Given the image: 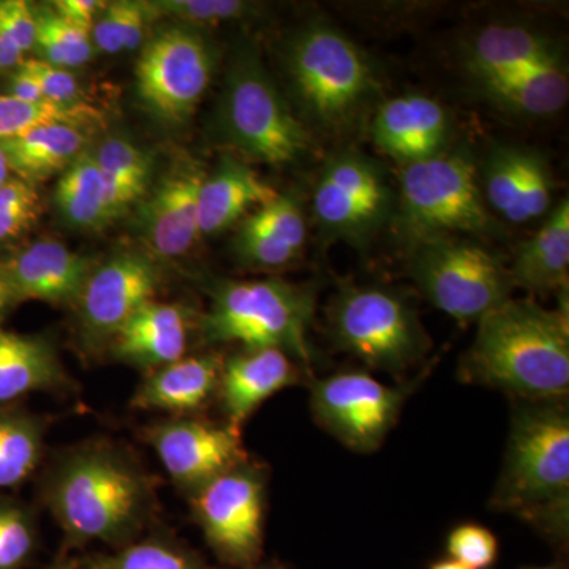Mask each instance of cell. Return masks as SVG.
<instances>
[{
    "instance_id": "obj_1",
    "label": "cell",
    "mask_w": 569,
    "mask_h": 569,
    "mask_svg": "<svg viewBox=\"0 0 569 569\" xmlns=\"http://www.w3.org/2000/svg\"><path fill=\"white\" fill-rule=\"evenodd\" d=\"M156 478L129 448L104 438L59 451L40 475V503L62 531L63 549H119L156 520Z\"/></svg>"
},
{
    "instance_id": "obj_2",
    "label": "cell",
    "mask_w": 569,
    "mask_h": 569,
    "mask_svg": "<svg viewBox=\"0 0 569 569\" xmlns=\"http://www.w3.org/2000/svg\"><path fill=\"white\" fill-rule=\"evenodd\" d=\"M459 376L467 383L498 389L526 402L565 400L568 307L550 310L530 299L509 298L478 321Z\"/></svg>"
},
{
    "instance_id": "obj_3",
    "label": "cell",
    "mask_w": 569,
    "mask_h": 569,
    "mask_svg": "<svg viewBox=\"0 0 569 569\" xmlns=\"http://www.w3.org/2000/svg\"><path fill=\"white\" fill-rule=\"evenodd\" d=\"M490 505L553 539L569 527V411L563 400L512 411L507 455Z\"/></svg>"
},
{
    "instance_id": "obj_4",
    "label": "cell",
    "mask_w": 569,
    "mask_h": 569,
    "mask_svg": "<svg viewBox=\"0 0 569 569\" xmlns=\"http://www.w3.org/2000/svg\"><path fill=\"white\" fill-rule=\"evenodd\" d=\"M313 313L316 293L309 287L280 279L227 280L213 288L200 328L211 346L279 348L309 370L312 348L307 335Z\"/></svg>"
},
{
    "instance_id": "obj_5",
    "label": "cell",
    "mask_w": 569,
    "mask_h": 569,
    "mask_svg": "<svg viewBox=\"0 0 569 569\" xmlns=\"http://www.w3.org/2000/svg\"><path fill=\"white\" fill-rule=\"evenodd\" d=\"M288 71L307 118L339 132L355 121L376 88L365 51L325 22L306 26L288 48Z\"/></svg>"
},
{
    "instance_id": "obj_6",
    "label": "cell",
    "mask_w": 569,
    "mask_h": 569,
    "mask_svg": "<svg viewBox=\"0 0 569 569\" xmlns=\"http://www.w3.org/2000/svg\"><path fill=\"white\" fill-rule=\"evenodd\" d=\"M220 127L239 152L274 167L296 162L310 146L305 126L250 48L239 51L228 67Z\"/></svg>"
},
{
    "instance_id": "obj_7",
    "label": "cell",
    "mask_w": 569,
    "mask_h": 569,
    "mask_svg": "<svg viewBox=\"0 0 569 569\" xmlns=\"http://www.w3.org/2000/svg\"><path fill=\"white\" fill-rule=\"evenodd\" d=\"M400 227L417 244L452 233L486 234L492 230L477 167L466 151H443L403 167Z\"/></svg>"
},
{
    "instance_id": "obj_8",
    "label": "cell",
    "mask_w": 569,
    "mask_h": 569,
    "mask_svg": "<svg viewBox=\"0 0 569 569\" xmlns=\"http://www.w3.org/2000/svg\"><path fill=\"white\" fill-rule=\"evenodd\" d=\"M328 320L337 346L372 369L406 372L429 350L417 310L387 288H342L329 305Z\"/></svg>"
},
{
    "instance_id": "obj_9",
    "label": "cell",
    "mask_w": 569,
    "mask_h": 569,
    "mask_svg": "<svg viewBox=\"0 0 569 569\" xmlns=\"http://www.w3.org/2000/svg\"><path fill=\"white\" fill-rule=\"evenodd\" d=\"M410 276L437 309L460 323L481 320L511 298L509 269L467 239L436 238L411 253Z\"/></svg>"
},
{
    "instance_id": "obj_10",
    "label": "cell",
    "mask_w": 569,
    "mask_h": 569,
    "mask_svg": "<svg viewBox=\"0 0 569 569\" xmlns=\"http://www.w3.org/2000/svg\"><path fill=\"white\" fill-rule=\"evenodd\" d=\"M268 477L263 463L249 458L187 497L206 545L228 567L261 563Z\"/></svg>"
},
{
    "instance_id": "obj_11",
    "label": "cell",
    "mask_w": 569,
    "mask_h": 569,
    "mask_svg": "<svg viewBox=\"0 0 569 569\" xmlns=\"http://www.w3.org/2000/svg\"><path fill=\"white\" fill-rule=\"evenodd\" d=\"M216 71V54L201 33L173 26L157 33L142 48L137 63L138 96L167 122L192 116Z\"/></svg>"
},
{
    "instance_id": "obj_12",
    "label": "cell",
    "mask_w": 569,
    "mask_h": 569,
    "mask_svg": "<svg viewBox=\"0 0 569 569\" xmlns=\"http://www.w3.org/2000/svg\"><path fill=\"white\" fill-rule=\"evenodd\" d=\"M410 388L388 387L361 370H347L312 381L310 410L340 443L373 452L396 426Z\"/></svg>"
},
{
    "instance_id": "obj_13",
    "label": "cell",
    "mask_w": 569,
    "mask_h": 569,
    "mask_svg": "<svg viewBox=\"0 0 569 569\" xmlns=\"http://www.w3.org/2000/svg\"><path fill=\"white\" fill-rule=\"evenodd\" d=\"M159 290V269L140 253H118L96 266L73 305L86 351L108 350L122 326L156 301Z\"/></svg>"
},
{
    "instance_id": "obj_14",
    "label": "cell",
    "mask_w": 569,
    "mask_h": 569,
    "mask_svg": "<svg viewBox=\"0 0 569 569\" xmlns=\"http://www.w3.org/2000/svg\"><path fill=\"white\" fill-rule=\"evenodd\" d=\"M141 437L186 497L249 459L241 430L227 422L217 425L198 417L163 419L144 427Z\"/></svg>"
},
{
    "instance_id": "obj_15",
    "label": "cell",
    "mask_w": 569,
    "mask_h": 569,
    "mask_svg": "<svg viewBox=\"0 0 569 569\" xmlns=\"http://www.w3.org/2000/svg\"><path fill=\"white\" fill-rule=\"evenodd\" d=\"M391 201V190L377 163L347 151L326 164L313 193V212L326 233L361 239L383 223Z\"/></svg>"
},
{
    "instance_id": "obj_16",
    "label": "cell",
    "mask_w": 569,
    "mask_h": 569,
    "mask_svg": "<svg viewBox=\"0 0 569 569\" xmlns=\"http://www.w3.org/2000/svg\"><path fill=\"white\" fill-rule=\"evenodd\" d=\"M486 204L512 223H527L548 213L552 176L538 152L498 146L489 153L479 178Z\"/></svg>"
},
{
    "instance_id": "obj_17",
    "label": "cell",
    "mask_w": 569,
    "mask_h": 569,
    "mask_svg": "<svg viewBox=\"0 0 569 569\" xmlns=\"http://www.w3.org/2000/svg\"><path fill=\"white\" fill-rule=\"evenodd\" d=\"M307 370L279 348H242L223 358L217 399L224 422L241 430L266 400L301 383Z\"/></svg>"
},
{
    "instance_id": "obj_18",
    "label": "cell",
    "mask_w": 569,
    "mask_h": 569,
    "mask_svg": "<svg viewBox=\"0 0 569 569\" xmlns=\"http://www.w3.org/2000/svg\"><path fill=\"white\" fill-rule=\"evenodd\" d=\"M206 176L194 162L178 163L149 198L141 227L157 257H182L200 238V190Z\"/></svg>"
},
{
    "instance_id": "obj_19",
    "label": "cell",
    "mask_w": 569,
    "mask_h": 569,
    "mask_svg": "<svg viewBox=\"0 0 569 569\" xmlns=\"http://www.w3.org/2000/svg\"><path fill=\"white\" fill-rule=\"evenodd\" d=\"M14 302L41 301L74 305L96 268L89 258L74 253L54 239H40L2 261Z\"/></svg>"
},
{
    "instance_id": "obj_20",
    "label": "cell",
    "mask_w": 569,
    "mask_h": 569,
    "mask_svg": "<svg viewBox=\"0 0 569 569\" xmlns=\"http://www.w3.org/2000/svg\"><path fill=\"white\" fill-rule=\"evenodd\" d=\"M370 133L381 152L407 167L445 151L449 116L437 100L407 93L380 104Z\"/></svg>"
},
{
    "instance_id": "obj_21",
    "label": "cell",
    "mask_w": 569,
    "mask_h": 569,
    "mask_svg": "<svg viewBox=\"0 0 569 569\" xmlns=\"http://www.w3.org/2000/svg\"><path fill=\"white\" fill-rule=\"evenodd\" d=\"M190 328L187 307L156 299L122 326L108 350L116 361L151 373L187 356Z\"/></svg>"
},
{
    "instance_id": "obj_22",
    "label": "cell",
    "mask_w": 569,
    "mask_h": 569,
    "mask_svg": "<svg viewBox=\"0 0 569 569\" xmlns=\"http://www.w3.org/2000/svg\"><path fill=\"white\" fill-rule=\"evenodd\" d=\"M223 356H183L179 361L146 373L130 399L137 410L164 411L173 418L197 417L219 391Z\"/></svg>"
},
{
    "instance_id": "obj_23",
    "label": "cell",
    "mask_w": 569,
    "mask_h": 569,
    "mask_svg": "<svg viewBox=\"0 0 569 569\" xmlns=\"http://www.w3.org/2000/svg\"><path fill=\"white\" fill-rule=\"evenodd\" d=\"M306 236L302 206L290 194L277 193L246 217L236 236V252L250 268L280 269L301 254Z\"/></svg>"
},
{
    "instance_id": "obj_24",
    "label": "cell",
    "mask_w": 569,
    "mask_h": 569,
    "mask_svg": "<svg viewBox=\"0 0 569 569\" xmlns=\"http://www.w3.org/2000/svg\"><path fill=\"white\" fill-rule=\"evenodd\" d=\"M74 389L48 337L20 335L0 325V407L20 403L33 392L70 395Z\"/></svg>"
},
{
    "instance_id": "obj_25",
    "label": "cell",
    "mask_w": 569,
    "mask_h": 569,
    "mask_svg": "<svg viewBox=\"0 0 569 569\" xmlns=\"http://www.w3.org/2000/svg\"><path fill=\"white\" fill-rule=\"evenodd\" d=\"M277 192L241 160L224 157L200 190V234L222 233L250 209L260 208Z\"/></svg>"
},
{
    "instance_id": "obj_26",
    "label": "cell",
    "mask_w": 569,
    "mask_h": 569,
    "mask_svg": "<svg viewBox=\"0 0 569 569\" xmlns=\"http://www.w3.org/2000/svg\"><path fill=\"white\" fill-rule=\"evenodd\" d=\"M512 284L533 293L560 291L569 283V201L565 198L549 213L537 234L523 242L509 269Z\"/></svg>"
},
{
    "instance_id": "obj_27",
    "label": "cell",
    "mask_w": 569,
    "mask_h": 569,
    "mask_svg": "<svg viewBox=\"0 0 569 569\" xmlns=\"http://www.w3.org/2000/svg\"><path fill=\"white\" fill-rule=\"evenodd\" d=\"M466 61L475 80H481L526 67L560 62V56L541 33L520 26L493 24L471 40Z\"/></svg>"
},
{
    "instance_id": "obj_28",
    "label": "cell",
    "mask_w": 569,
    "mask_h": 569,
    "mask_svg": "<svg viewBox=\"0 0 569 569\" xmlns=\"http://www.w3.org/2000/svg\"><path fill=\"white\" fill-rule=\"evenodd\" d=\"M477 82L493 103L518 114L549 116L568 102V73L561 61L508 71Z\"/></svg>"
},
{
    "instance_id": "obj_29",
    "label": "cell",
    "mask_w": 569,
    "mask_h": 569,
    "mask_svg": "<svg viewBox=\"0 0 569 569\" xmlns=\"http://www.w3.org/2000/svg\"><path fill=\"white\" fill-rule=\"evenodd\" d=\"M86 134L71 126H44L0 142L11 174L33 183L66 171L86 151Z\"/></svg>"
},
{
    "instance_id": "obj_30",
    "label": "cell",
    "mask_w": 569,
    "mask_h": 569,
    "mask_svg": "<svg viewBox=\"0 0 569 569\" xmlns=\"http://www.w3.org/2000/svg\"><path fill=\"white\" fill-rule=\"evenodd\" d=\"M52 421L21 403L0 407V489L20 488L40 470Z\"/></svg>"
},
{
    "instance_id": "obj_31",
    "label": "cell",
    "mask_w": 569,
    "mask_h": 569,
    "mask_svg": "<svg viewBox=\"0 0 569 569\" xmlns=\"http://www.w3.org/2000/svg\"><path fill=\"white\" fill-rule=\"evenodd\" d=\"M56 204L67 222L97 228L112 220L107 186L93 153L84 151L63 171L54 192Z\"/></svg>"
},
{
    "instance_id": "obj_32",
    "label": "cell",
    "mask_w": 569,
    "mask_h": 569,
    "mask_svg": "<svg viewBox=\"0 0 569 569\" xmlns=\"http://www.w3.org/2000/svg\"><path fill=\"white\" fill-rule=\"evenodd\" d=\"M93 159L107 186L112 219L148 192L151 159L138 146L123 138H110L93 152Z\"/></svg>"
},
{
    "instance_id": "obj_33",
    "label": "cell",
    "mask_w": 569,
    "mask_h": 569,
    "mask_svg": "<svg viewBox=\"0 0 569 569\" xmlns=\"http://www.w3.org/2000/svg\"><path fill=\"white\" fill-rule=\"evenodd\" d=\"M88 569H213L168 531L153 530L114 552L84 561Z\"/></svg>"
},
{
    "instance_id": "obj_34",
    "label": "cell",
    "mask_w": 569,
    "mask_h": 569,
    "mask_svg": "<svg viewBox=\"0 0 569 569\" xmlns=\"http://www.w3.org/2000/svg\"><path fill=\"white\" fill-rule=\"evenodd\" d=\"M102 116L91 104L31 103L11 97L0 96V142L21 137L44 126H84L100 122Z\"/></svg>"
},
{
    "instance_id": "obj_35",
    "label": "cell",
    "mask_w": 569,
    "mask_h": 569,
    "mask_svg": "<svg viewBox=\"0 0 569 569\" xmlns=\"http://www.w3.org/2000/svg\"><path fill=\"white\" fill-rule=\"evenodd\" d=\"M37 37L33 50L39 51L40 61L71 69L91 61L93 48L91 33L63 20L52 9H36Z\"/></svg>"
},
{
    "instance_id": "obj_36",
    "label": "cell",
    "mask_w": 569,
    "mask_h": 569,
    "mask_svg": "<svg viewBox=\"0 0 569 569\" xmlns=\"http://www.w3.org/2000/svg\"><path fill=\"white\" fill-rule=\"evenodd\" d=\"M40 548L36 512L13 497H0V569H26Z\"/></svg>"
},
{
    "instance_id": "obj_37",
    "label": "cell",
    "mask_w": 569,
    "mask_h": 569,
    "mask_svg": "<svg viewBox=\"0 0 569 569\" xmlns=\"http://www.w3.org/2000/svg\"><path fill=\"white\" fill-rule=\"evenodd\" d=\"M151 18L168 17L190 24H219L241 20L253 13L254 6L241 0H157L146 2Z\"/></svg>"
},
{
    "instance_id": "obj_38",
    "label": "cell",
    "mask_w": 569,
    "mask_h": 569,
    "mask_svg": "<svg viewBox=\"0 0 569 569\" xmlns=\"http://www.w3.org/2000/svg\"><path fill=\"white\" fill-rule=\"evenodd\" d=\"M40 197L33 183L11 174L0 187V244L14 241L39 219Z\"/></svg>"
},
{
    "instance_id": "obj_39",
    "label": "cell",
    "mask_w": 569,
    "mask_h": 569,
    "mask_svg": "<svg viewBox=\"0 0 569 569\" xmlns=\"http://www.w3.org/2000/svg\"><path fill=\"white\" fill-rule=\"evenodd\" d=\"M448 559L468 569H490L496 565L500 546L496 535L479 523H460L449 531Z\"/></svg>"
},
{
    "instance_id": "obj_40",
    "label": "cell",
    "mask_w": 569,
    "mask_h": 569,
    "mask_svg": "<svg viewBox=\"0 0 569 569\" xmlns=\"http://www.w3.org/2000/svg\"><path fill=\"white\" fill-rule=\"evenodd\" d=\"M21 70L31 74L40 86L44 99L51 103L74 104L82 103L80 84L69 70L59 69L40 59H24Z\"/></svg>"
},
{
    "instance_id": "obj_41",
    "label": "cell",
    "mask_w": 569,
    "mask_h": 569,
    "mask_svg": "<svg viewBox=\"0 0 569 569\" xmlns=\"http://www.w3.org/2000/svg\"><path fill=\"white\" fill-rule=\"evenodd\" d=\"M0 24L10 32L24 56L36 47V9L24 0H0Z\"/></svg>"
},
{
    "instance_id": "obj_42",
    "label": "cell",
    "mask_w": 569,
    "mask_h": 569,
    "mask_svg": "<svg viewBox=\"0 0 569 569\" xmlns=\"http://www.w3.org/2000/svg\"><path fill=\"white\" fill-rule=\"evenodd\" d=\"M92 44L96 50L116 54L123 51L121 18L118 2L108 3L107 9L97 18L91 31Z\"/></svg>"
},
{
    "instance_id": "obj_43",
    "label": "cell",
    "mask_w": 569,
    "mask_h": 569,
    "mask_svg": "<svg viewBox=\"0 0 569 569\" xmlns=\"http://www.w3.org/2000/svg\"><path fill=\"white\" fill-rule=\"evenodd\" d=\"M119 18H121L123 51H133L140 48L144 40L146 26L152 21L146 2H130L119 0Z\"/></svg>"
},
{
    "instance_id": "obj_44",
    "label": "cell",
    "mask_w": 569,
    "mask_h": 569,
    "mask_svg": "<svg viewBox=\"0 0 569 569\" xmlns=\"http://www.w3.org/2000/svg\"><path fill=\"white\" fill-rule=\"evenodd\" d=\"M107 2H100V0H58L52 10L70 24L91 33L97 18L107 9Z\"/></svg>"
},
{
    "instance_id": "obj_45",
    "label": "cell",
    "mask_w": 569,
    "mask_h": 569,
    "mask_svg": "<svg viewBox=\"0 0 569 569\" xmlns=\"http://www.w3.org/2000/svg\"><path fill=\"white\" fill-rule=\"evenodd\" d=\"M9 96L17 97V99L24 100L31 103H51L44 99L40 86L33 80L31 74L26 73L18 67L17 70L11 71L9 78Z\"/></svg>"
},
{
    "instance_id": "obj_46",
    "label": "cell",
    "mask_w": 569,
    "mask_h": 569,
    "mask_svg": "<svg viewBox=\"0 0 569 569\" xmlns=\"http://www.w3.org/2000/svg\"><path fill=\"white\" fill-rule=\"evenodd\" d=\"M24 61V52L20 50L10 32L0 24V74L14 71Z\"/></svg>"
},
{
    "instance_id": "obj_47",
    "label": "cell",
    "mask_w": 569,
    "mask_h": 569,
    "mask_svg": "<svg viewBox=\"0 0 569 569\" xmlns=\"http://www.w3.org/2000/svg\"><path fill=\"white\" fill-rule=\"evenodd\" d=\"M14 306H17V302H14L13 295H11L6 271H3L2 261H0V323H2L3 318L9 316Z\"/></svg>"
},
{
    "instance_id": "obj_48",
    "label": "cell",
    "mask_w": 569,
    "mask_h": 569,
    "mask_svg": "<svg viewBox=\"0 0 569 569\" xmlns=\"http://www.w3.org/2000/svg\"><path fill=\"white\" fill-rule=\"evenodd\" d=\"M44 569H88L86 568L84 561L67 559V557H61L54 563H51L50 567Z\"/></svg>"
},
{
    "instance_id": "obj_49",
    "label": "cell",
    "mask_w": 569,
    "mask_h": 569,
    "mask_svg": "<svg viewBox=\"0 0 569 569\" xmlns=\"http://www.w3.org/2000/svg\"><path fill=\"white\" fill-rule=\"evenodd\" d=\"M11 176L9 162H7L6 153L0 149V187L3 186L7 181H9Z\"/></svg>"
},
{
    "instance_id": "obj_50",
    "label": "cell",
    "mask_w": 569,
    "mask_h": 569,
    "mask_svg": "<svg viewBox=\"0 0 569 569\" xmlns=\"http://www.w3.org/2000/svg\"><path fill=\"white\" fill-rule=\"evenodd\" d=\"M429 569H468V568L463 567V565L458 563V561H455L451 559H443V560L433 561V563L430 565Z\"/></svg>"
},
{
    "instance_id": "obj_51",
    "label": "cell",
    "mask_w": 569,
    "mask_h": 569,
    "mask_svg": "<svg viewBox=\"0 0 569 569\" xmlns=\"http://www.w3.org/2000/svg\"><path fill=\"white\" fill-rule=\"evenodd\" d=\"M254 569H287L283 565L277 563V561H268V563H260Z\"/></svg>"
},
{
    "instance_id": "obj_52",
    "label": "cell",
    "mask_w": 569,
    "mask_h": 569,
    "mask_svg": "<svg viewBox=\"0 0 569 569\" xmlns=\"http://www.w3.org/2000/svg\"><path fill=\"white\" fill-rule=\"evenodd\" d=\"M522 569H561L556 567H530V568H522Z\"/></svg>"
}]
</instances>
